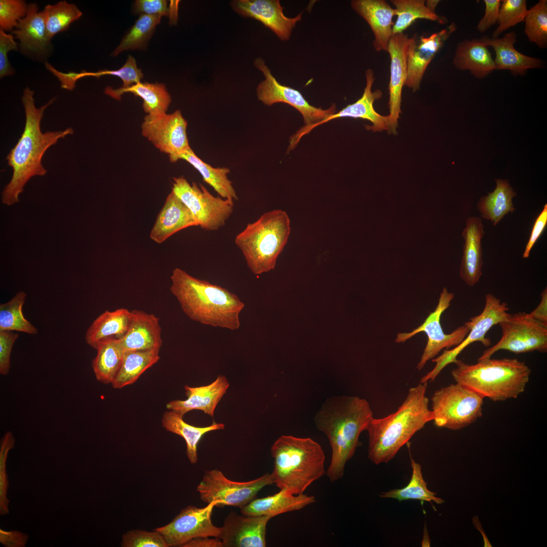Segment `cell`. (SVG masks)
<instances>
[{"label": "cell", "instance_id": "cell-42", "mask_svg": "<svg viewBox=\"0 0 547 547\" xmlns=\"http://www.w3.org/2000/svg\"><path fill=\"white\" fill-rule=\"evenodd\" d=\"M161 16L140 15L134 24L114 50L112 55L117 56L124 51L144 49L152 36Z\"/></svg>", "mask_w": 547, "mask_h": 547}, {"label": "cell", "instance_id": "cell-40", "mask_svg": "<svg viewBox=\"0 0 547 547\" xmlns=\"http://www.w3.org/2000/svg\"><path fill=\"white\" fill-rule=\"evenodd\" d=\"M26 293L19 291L8 302L0 305V331H11L34 335L38 330L23 315Z\"/></svg>", "mask_w": 547, "mask_h": 547}, {"label": "cell", "instance_id": "cell-52", "mask_svg": "<svg viewBox=\"0 0 547 547\" xmlns=\"http://www.w3.org/2000/svg\"><path fill=\"white\" fill-rule=\"evenodd\" d=\"M547 224V204H545L543 209L536 218L529 240L526 246L525 251L523 254V257L526 258L529 257L530 252L544 231Z\"/></svg>", "mask_w": 547, "mask_h": 547}, {"label": "cell", "instance_id": "cell-47", "mask_svg": "<svg viewBox=\"0 0 547 547\" xmlns=\"http://www.w3.org/2000/svg\"><path fill=\"white\" fill-rule=\"evenodd\" d=\"M28 5L23 0L0 1V27L4 31L17 27L18 21L27 13Z\"/></svg>", "mask_w": 547, "mask_h": 547}, {"label": "cell", "instance_id": "cell-26", "mask_svg": "<svg viewBox=\"0 0 547 547\" xmlns=\"http://www.w3.org/2000/svg\"><path fill=\"white\" fill-rule=\"evenodd\" d=\"M196 226L199 223L189 209L172 191L157 216L150 238L161 244L178 231Z\"/></svg>", "mask_w": 547, "mask_h": 547}, {"label": "cell", "instance_id": "cell-43", "mask_svg": "<svg viewBox=\"0 0 547 547\" xmlns=\"http://www.w3.org/2000/svg\"><path fill=\"white\" fill-rule=\"evenodd\" d=\"M524 32L528 40L540 48L547 46V1L540 0L528 10Z\"/></svg>", "mask_w": 547, "mask_h": 547}, {"label": "cell", "instance_id": "cell-8", "mask_svg": "<svg viewBox=\"0 0 547 547\" xmlns=\"http://www.w3.org/2000/svg\"><path fill=\"white\" fill-rule=\"evenodd\" d=\"M484 398L456 383L442 387L431 398L435 425L453 431L473 423L482 415Z\"/></svg>", "mask_w": 547, "mask_h": 547}, {"label": "cell", "instance_id": "cell-46", "mask_svg": "<svg viewBox=\"0 0 547 547\" xmlns=\"http://www.w3.org/2000/svg\"><path fill=\"white\" fill-rule=\"evenodd\" d=\"M122 547H169L161 534L153 530L149 532L133 529L122 536Z\"/></svg>", "mask_w": 547, "mask_h": 547}, {"label": "cell", "instance_id": "cell-50", "mask_svg": "<svg viewBox=\"0 0 547 547\" xmlns=\"http://www.w3.org/2000/svg\"><path fill=\"white\" fill-rule=\"evenodd\" d=\"M134 9L136 13L153 16H167L170 10L167 2L164 0H137L135 1Z\"/></svg>", "mask_w": 547, "mask_h": 547}, {"label": "cell", "instance_id": "cell-36", "mask_svg": "<svg viewBox=\"0 0 547 547\" xmlns=\"http://www.w3.org/2000/svg\"><path fill=\"white\" fill-rule=\"evenodd\" d=\"M120 339L105 340L96 349L97 353L92 367L96 378L102 383L111 384L121 367L125 351Z\"/></svg>", "mask_w": 547, "mask_h": 547}, {"label": "cell", "instance_id": "cell-48", "mask_svg": "<svg viewBox=\"0 0 547 547\" xmlns=\"http://www.w3.org/2000/svg\"><path fill=\"white\" fill-rule=\"evenodd\" d=\"M18 337V334L13 331H0V373L2 375H7L9 372L11 354Z\"/></svg>", "mask_w": 547, "mask_h": 547}, {"label": "cell", "instance_id": "cell-15", "mask_svg": "<svg viewBox=\"0 0 547 547\" xmlns=\"http://www.w3.org/2000/svg\"><path fill=\"white\" fill-rule=\"evenodd\" d=\"M218 504L213 501L202 508L188 505L169 524L154 530L162 535L169 546H182L200 537L219 538L221 528L215 526L211 519L213 508Z\"/></svg>", "mask_w": 547, "mask_h": 547}, {"label": "cell", "instance_id": "cell-29", "mask_svg": "<svg viewBox=\"0 0 547 547\" xmlns=\"http://www.w3.org/2000/svg\"><path fill=\"white\" fill-rule=\"evenodd\" d=\"M13 33L20 41L21 50L25 53H45L51 44L44 14L42 11L38 12V7L35 3L28 5L26 16L19 20Z\"/></svg>", "mask_w": 547, "mask_h": 547}, {"label": "cell", "instance_id": "cell-13", "mask_svg": "<svg viewBox=\"0 0 547 547\" xmlns=\"http://www.w3.org/2000/svg\"><path fill=\"white\" fill-rule=\"evenodd\" d=\"M509 308L506 303L491 293L485 295V303L482 312L470 319V330L464 340L452 349H445L436 358L432 359L436 363L435 367L420 379V383L434 381L441 371L448 365L454 363L457 356L467 346L475 342H480L486 346L491 345L489 338L486 337L488 331L498 324L509 315Z\"/></svg>", "mask_w": 547, "mask_h": 547}, {"label": "cell", "instance_id": "cell-22", "mask_svg": "<svg viewBox=\"0 0 547 547\" xmlns=\"http://www.w3.org/2000/svg\"><path fill=\"white\" fill-rule=\"evenodd\" d=\"M351 6L371 27L375 38L373 45L376 51L387 52L393 34L394 8L384 0H353Z\"/></svg>", "mask_w": 547, "mask_h": 547}, {"label": "cell", "instance_id": "cell-37", "mask_svg": "<svg viewBox=\"0 0 547 547\" xmlns=\"http://www.w3.org/2000/svg\"><path fill=\"white\" fill-rule=\"evenodd\" d=\"M159 350L125 352L120 369L111 383L114 388L120 389L134 383L148 369L160 359Z\"/></svg>", "mask_w": 547, "mask_h": 547}, {"label": "cell", "instance_id": "cell-51", "mask_svg": "<svg viewBox=\"0 0 547 547\" xmlns=\"http://www.w3.org/2000/svg\"><path fill=\"white\" fill-rule=\"evenodd\" d=\"M501 1L484 0L485 6L484 16L479 22L477 28L481 33L486 31L491 26L497 23Z\"/></svg>", "mask_w": 547, "mask_h": 547}, {"label": "cell", "instance_id": "cell-33", "mask_svg": "<svg viewBox=\"0 0 547 547\" xmlns=\"http://www.w3.org/2000/svg\"><path fill=\"white\" fill-rule=\"evenodd\" d=\"M162 425L167 431L181 437L185 440L186 455L192 464H196L198 461L197 447L203 436L209 432L224 428V424L215 422L205 427L189 424L184 421L182 416L169 410L164 413Z\"/></svg>", "mask_w": 547, "mask_h": 547}, {"label": "cell", "instance_id": "cell-30", "mask_svg": "<svg viewBox=\"0 0 547 547\" xmlns=\"http://www.w3.org/2000/svg\"><path fill=\"white\" fill-rule=\"evenodd\" d=\"M453 64L457 69L468 70L479 79L484 78L496 69L488 47L477 39L466 40L457 45Z\"/></svg>", "mask_w": 547, "mask_h": 547}, {"label": "cell", "instance_id": "cell-45", "mask_svg": "<svg viewBox=\"0 0 547 547\" xmlns=\"http://www.w3.org/2000/svg\"><path fill=\"white\" fill-rule=\"evenodd\" d=\"M104 75H111L120 77L123 82L122 87L127 88L141 82L143 74L140 69L137 66L135 59L131 56H129L125 64L117 70H103L97 72H87L83 70L78 73L77 78L81 79L85 76H95L99 77Z\"/></svg>", "mask_w": 547, "mask_h": 547}, {"label": "cell", "instance_id": "cell-23", "mask_svg": "<svg viewBox=\"0 0 547 547\" xmlns=\"http://www.w3.org/2000/svg\"><path fill=\"white\" fill-rule=\"evenodd\" d=\"M131 312L128 331L120 339L124 351L160 350L162 339L159 318L141 310L134 309Z\"/></svg>", "mask_w": 547, "mask_h": 547}, {"label": "cell", "instance_id": "cell-1", "mask_svg": "<svg viewBox=\"0 0 547 547\" xmlns=\"http://www.w3.org/2000/svg\"><path fill=\"white\" fill-rule=\"evenodd\" d=\"M34 91L26 87L21 98L25 113L24 131L15 146L8 154V164L13 169V175L2 192V202L11 205L18 202L27 181L36 175L44 176L47 171L42 160L47 149L59 139L73 133L71 128L63 131L43 133L41 122L45 109L55 100L54 98L40 108L36 107Z\"/></svg>", "mask_w": 547, "mask_h": 547}, {"label": "cell", "instance_id": "cell-2", "mask_svg": "<svg viewBox=\"0 0 547 547\" xmlns=\"http://www.w3.org/2000/svg\"><path fill=\"white\" fill-rule=\"evenodd\" d=\"M368 402L357 396H335L326 400L315 417L317 427L327 437L331 458L326 473L331 482L341 479L354 456L361 433L373 418Z\"/></svg>", "mask_w": 547, "mask_h": 547}, {"label": "cell", "instance_id": "cell-31", "mask_svg": "<svg viewBox=\"0 0 547 547\" xmlns=\"http://www.w3.org/2000/svg\"><path fill=\"white\" fill-rule=\"evenodd\" d=\"M131 318V311L124 308L104 311L87 329L85 335L87 343L96 349L105 340L122 338L128 331Z\"/></svg>", "mask_w": 547, "mask_h": 547}, {"label": "cell", "instance_id": "cell-25", "mask_svg": "<svg viewBox=\"0 0 547 547\" xmlns=\"http://www.w3.org/2000/svg\"><path fill=\"white\" fill-rule=\"evenodd\" d=\"M484 228L480 217L472 216L467 218L465 227L461 233L464 244L460 277L470 287L479 282L482 275L481 240L485 233Z\"/></svg>", "mask_w": 547, "mask_h": 547}, {"label": "cell", "instance_id": "cell-16", "mask_svg": "<svg viewBox=\"0 0 547 547\" xmlns=\"http://www.w3.org/2000/svg\"><path fill=\"white\" fill-rule=\"evenodd\" d=\"M187 123L180 110L147 114L141 125L142 135L161 152L169 155L172 162L189 148L186 129Z\"/></svg>", "mask_w": 547, "mask_h": 547}, {"label": "cell", "instance_id": "cell-7", "mask_svg": "<svg viewBox=\"0 0 547 547\" xmlns=\"http://www.w3.org/2000/svg\"><path fill=\"white\" fill-rule=\"evenodd\" d=\"M291 232L290 220L285 211H268L235 237L248 267L255 275L275 268L278 257L286 245Z\"/></svg>", "mask_w": 547, "mask_h": 547}, {"label": "cell", "instance_id": "cell-11", "mask_svg": "<svg viewBox=\"0 0 547 547\" xmlns=\"http://www.w3.org/2000/svg\"><path fill=\"white\" fill-rule=\"evenodd\" d=\"M274 484L271 474L247 482H236L227 478L220 471L214 469L204 473L197 486L201 500L207 503L218 502L217 506L224 505L240 509L255 499L258 493L266 486Z\"/></svg>", "mask_w": 547, "mask_h": 547}, {"label": "cell", "instance_id": "cell-12", "mask_svg": "<svg viewBox=\"0 0 547 547\" xmlns=\"http://www.w3.org/2000/svg\"><path fill=\"white\" fill-rule=\"evenodd\" d=\"M453 298V293L449 292L446 288H443L435 309L429 313L424 322L410 332L399 333L397 334L395 339L397 343L404 342L421 332L426 334L427 341L420 360L416 366L418 370L422 369L427 362L433 359L444 348L448 349L459 344L470 330L469 321L450 334L444 333L440 323L441 317L450 305Z\"/></svg>", "mask_w": 547, "mask_h": 547}, {"label": "cell", "instance_id": "cell-54", "mask_svg": "<svg viewBox=\"0 0 547 547\" xmlns=\"http://www.w3.org/2000/svg\"><path fill=\"white\" fill-rule=\"evenodd\" d=\"M540 301L537 306L530 313L529 316L547 325V288H544L540 294Z\"/></svg>", "mask_w": 547, "mask_h": 547}, {"label": "cell", "instance_id": "cell-21", "mask_svg": "<svg viewBox=\"0 0 547 547\" xmlns=\"http://www.w3.org/2000/svg\"><path fill=\"white\" fill-rule=\"evenodd\" d=\"M232 6L239 14L261 22L283 41L289 40L293 28L301 19V13L287 17L278 0H238L233 1Z\"/></svg>", "mask_w": 547, "mask_h": 547}, {"label": "cell", "instance_id": "cell-4", "mask_svg": "<svg viewBox=\"0 0 547 547\" xmlns=\"http://www.w3.org/2000/svg\"><path fill=\"white\" fill-rule=\"evenodd\" d=\"M427 382L419 383L408 390L403 403L395 412L381 418H373L368 434V457L374 464L387 463L424 425L433 421L425 396Z\"/></svg>", "mask_w": 547, "mask_h": 547}, {"label": "cell", "instance_id": "cell-27", "mask_svg": "<svg viewBox=\"0 0 547 547\" xmlns=\"http://www.w3.org/2000/svg\"><path fill=\"white\" fill-rule=\"evenodd\" d=\"M479 40L487 47L494 49L496 69L508 70L514 75H522L529 69L542 66L540 59L522 54L515 48L517 34L514 31L506 33L501 38L483 36Z\"/></svg>", "mask_w": 547, "mask_h": 547}, {"label": "cell", "instance_id": "cell-5", "mask_svg": "<svg viewBox=\"0 0 547 547\" xmlns=\"http://www.w3.org/2000/svg\"><path fill=\"white\" fill-rule=\"evenodd\" d=\"M451 375L456 383L494 402L517 398L525 391L531 370L517 359L478 360L475 364L457 359Z\"/></svg>", "mask_w": 547, "mask_h": 547}, {"label": "cell", "instance_id": "cell-38", "mask_svg": "<svg viewBox=\"0 0 547 547\" xmlns=\"http://www.w3.org/2000/svg\"><path fill=\"white\" fill-rule=\"evenodd\" d=\"M412 475L409 483L405 487L390 490L380 494L382 498L396 499L399 501L415 499L441 504L444 501L436 496V493L427 489L426 483L423 479L421 465L411 457Z\"/></svg>", "mask_w": 547, "mask_h": 547}, {"label": "cell", "instance_id": "cell-14", "mask_svg": "<svg viewBox=\"0 0 547 547\" xmlns=\"http://www.w3.org/2000/svg\"><path fill=\"white\" fill-rule=\"evenodd\" d=\"M254 65L265 76V80L257 88L258 99L264 104L270 106L278 102L289 104L301 113L305 124L303 127L305 128L317 124L336 113L335 104L326 109L316 107L311 105L299 91L281 84L273 76L262 58L256 59Z\"/></svg>", "mask_w": 547, "mask_h": 547}, {"label": "cell", "instance_id": "cell-24", "mask_svg": "<svg viewBox=\"0 0 547 547\" xmlns=\"http://www.w3.org/2000/svg\"><path fill=\"white\" fill-rule=\"evenodd\" d=\"M229 386L226 377L221 375L207 385L198 387L185 385L184 389L187 399L170 401L167 404L166 407L182 416L189 411L198 410L212 417L217 405Z\"/></svg>", "mask_w": 547, "mask_h": 547}, {"label": "cell", "instance_id": "cell-28", "mask_svg": "<svg viewBox=\"0 0 547 547\" xmlns=\"http://www.w3.org/2000/svg\"><path fill=\"white\" fill-rule=\"evenodd\" d=\"M315 497L304 493L295 495L285 489L266 497L254 499L241 508L243 514L266 516L271 518L279 515L300 510L314 503Z\"/></svg>", "mask_w": 547, "mask_h": 547}, {"label": "cell", "instance_id": "cell-34", "mask_svg": "<svg viewBox=\"0 0 547 547\" xmlns=\"http://www.w3.org/2000/svg\"><path fill=\"white\" fill-rule=\"evenodd\" d=\"M191 165L201 174L203 180L211 186L218 196L225 199L237 200L238 197L232 182L228 179L227 168H214L200 159L190 147L177 158Z\"/></svg>", "mask_w": 547, "mask_h": 547}, {"label": "cell", "instance_id": "cell-17", "mask_svg": "<svg viewBox=\"0 0 547 547\" xmlns=\"http://www.w3.org/2000/svg\"><path fill=\"white\" fill-rule=\"evenodd\" d=\"M456 29L454 23L427 37L416 35L409 38L407 53V72L405 85L415 92L419 89L428 64L444 43Z\"/></svg>", "mask_w": 547, "mask_h": 547}, {"label": "cell", "instance_id": "cell-53", "mask_svg": "<svg viewBox=\"0 0 547 547\" xmlns=\"http://www.w3.org/2000/svg\"><path fill=\"white\" fill-rule=\"evenodd\" d=\"M28 538L26 534L19 531H6L0 529V542L5 546H25Z\"/></svg>", "mask_w": 547, "mask_h": 547}, {"label": "cell", "instance_id": "cell-10", "mask_svg": "<svg viewBox=\"0 0 547 547\" xmlns=\"http://www.w3.org/2000/svg\"><path fill=\"white\" fill-rule=\"evenodd\" d=\"M173 180L172 191L189 209L202 229L217 230L225 224L233 213V201L215 197L202 184H190L183 176Z\"/></svg>", "mask_w": 547, "mask_h": 547}, {"label": "cell", "instance_id": "cell-6", "mask_svg": "<svg viewBox=\"0 0 547 547\" xmlns=\"http://www.w3.org/2000/svg\"><path fill=\"white\" fill-rule=\"evenodd\" d=\"M271 454L274 484L293 494L305 490L325 473V455L321 445L310 438L282 435L273 444Z\"/></svg>", "mask_w": 547, "mask_h": 547}, {"label": "cell", "instance_id": "cell-49", "mask_svg": "<svg viewBox=\"0 0 547 547\" xmlns=\"http://www.w3.org/2000/svg\"><path fill=\"white\" fill-rule=\"evenodd\" d=\"M18 51V44L14 41V37L10 34H7L4 30L0 29V77L11 75L14 71L10 65L7 57L10 51Z\"/></svg>", "mask_w": 547, "mask_h": 547}, {"label": "cell", "instance_id": "cell-39", "mask_svg": "<svg viewBox=\"0 0 547 547\" xmlns=\"http://www.w3.org/2000/svg\"><path fill=\"white\" fill-rule=\"evenodd\" d=\"M391 2L397 16L393 26V34L404 32L418 19L444 22L443 19L426 7L424 0H393Z\"/></svg>", "mask_w": 547, "mask_h": 547}, {"label": "cell", "instance_id": "cell-18", "mask_svg": "<svg viewBox=\"0 0 547 547\" xmlns=\"http://www.w3.org/2000/svg\"><path fill=\"white\" fill-rule=\"evenodd\" d=\"M366 84L362 97L355 102L347 105L341 110L329 116L326 120L322 121L309 128L302 127L296 133L292 136V141L298 143L301 138L309 133L317 126L322 125L336 118L349 117L361 118L371 122L372 126H366L368 130L374 132L388 130V116H384L378 113L374 109L373 104L375 100L379 99L382 96V92L379 90L374 92L372 87L375 81L374 71L371 69H368L365 71Z\"/></svg>", "mask_w": 547, "mask_h": 547}, {"label": "cell", "instance_id": "cell-44", "mask_svg": "<svg viewBox=\"0 0 547 547\" xmlns=\"http://www.w3.org/2000/svg\"><path fill=\"white\" fill-rule=\"evenodd\" d=\"M528 10L525 0H503L501 2L498 27L492 34L497 38L504 31L524 21Z\"/></svg>", "mask_w": 547, "mask_h": 547}, {"label": "cell", "instance_id": "cell-56", "mask_svg": "<svg viewBox=\"0 0 547 547\" xmlns=\"http://www.w3.org/2000/svg\"><path fill=\"white\" fill-rule=\"evenodd\" d=\"M439 2L440 1L438 0H427L425 1V5L431 11L435 12L436 8Z\"/></svg>", "mask_w": 547, "mask_h": 547}, {"label": "cell", "instance_id": "cell-3", "mask_svg": "<svg viewBox=\"0 0 547 547\" xmlns=\"http://www.w3.org/2000/svg\"><path fill=\"white\" fill-rule=\"evenodd\" d=\"M170 279L171 293L191 320L232 331L240 328V315L245 304L237 295L178 267L173 270Z\"/></svg>", "mask_w": 547, "mask_h": 547}, {"label": "cell", "instance_id": "cell-9", "mask_svg": "<svg viewBox=\"0 0 547 547\" xmlns=\"http://www.w3.org/2000/svg\"><path fill=\"white\" fill-rule=\"evenodd\" d=\"M498 324L502 331L500 339L485 350L478 360L490 358L500 350L516 354L535 351L546 353L547 325L532 318L529 314H509Z\"/></svg>", "mask_w": 547, "mask_h": 547}, {"label": "cell", "instance_id": "cell-55", "mask_svg": "<svg viewBox=\"0 0 547 547\" xmlns=\"http://www.w3.org/2000/svg\"><path fill=\"white\" fill-rule=\"evenodd\" d=\"M181 547H223L220 538L210 537H200L191 539Z\"/></svg>", "mask_w": 547, "mask_h": 547}, {"label": "cell", "instance_id": "cell-19", "mask_svg": "<svg viewBox=\"0 0 547 547\" xmlns=\"http://www.w3.org/2000/svg\"><path fill=\"white\" fill-rule=\"evenodd\" d=\"M409 37L404 32L393 34L388 46L390 58V80L388 85L389 109L388 132L396 133L400 113L402 92L407 72V53Z\"/></svg>", "mask_w": 547, "mask_h": 547}, {"label": "cell", "instance_id": "cell-35", "mask_svg": "<svg viewBox=\"0 0 547 547\" xmlns=\"http://www.w3.org/2000/svg\"><path fill=\"white\" fill-rule=\"evenodd\" d=\"M496 183L494 191L481 198L477 205L482 217L490 220L494 226L509 212L515 211L512 200L516 196L507 180L498 179Z\"/></svg>", "mask_w": 547, "mask_h": 547}, {"label": "cell", "instance_id": "cell-41", "mask_svg": "<svg viewBox=\"0 0 547 547\" xmlns=\"http://www.w3.org/2000/svg\"><path fill=\"white\" fill-rule=\"evenodd\" d=\"M42 12L47 35L50 40L58 33L66 30L73 22L82 15V12L75 5L65 1L53 5H48Z\"/></svg>", "mask_w": 547, "mask_h": 547}, {"label": "cell", "instance_id": "cell-20", "mask_svg": "<svg viewBox=\"0 0 547 547\" xmlns=\"http://www.w3.org/2000/svg\"><path fill=\"white\" fill-rule=\"evenodd\" d=\"M271 518L230 513L221 527L223 547H265L266 526Z\"/></svg>", "mask_w": 547, "mask_h": 547}, {"label": "cell", "instance_id": "cell-32", "mask_svg": "<svg viewBox=\"0 0 547 547\" xmlns=\"http://www.w3.org/2000/svg\"><path fill=\"white\" fill-rule=\"evenodd\" d=\"M104 93L116 100H120L121 96L126 93L140 97L143 101L144 111L147 114L166 113L171 101L165 86L160 83L139 82L129 87L116 89L107 87Z\"/></svg>", "mask_w": 547, "mask_h": 547}]
</instances>
